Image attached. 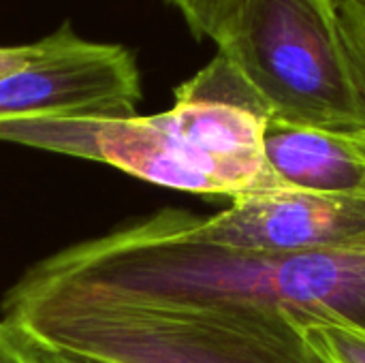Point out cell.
I'll return each instance as SVG.
<instances>
[{"label":"cell","instance_id":"1","mask_svg":"<svg viewBox=\"0 0 365 363\" xmlns=\"http://www.w3.org/2000/svg\"><path fill=\"white\" fill-rule=\"evenodd\" d=\"M269 306L365 332V240L284 255L242 252L192 235L188 212L165 208L28 267L4 317L56 306Z\"/></svg>","mask_w":365,"mask_h":363},{"label":"cell","instance_id":"2","mask_svg":"<svg viewBox=\"0 0 365 363\" xmlns=\"http://www.w3.org/2000/svg\"><path fill=\"white\" fill-rule=\"evenodd\" d=\"M267 116L237 71L216 53L178 86L171 109L118 120H56L47 152L109 165L143 182L231 203L289 190L263 145Z\"/></svg>","mask_w":365,"mask_h":363},{"label":"cell","instance_id":"3","mask_svg":"<svg viewBox=\"0 0 365 363\" xmlns=\"http://www.w3.org/2000/svg\"><path fill=\"white\" fill-rule=\"evenodd\" d=\"M98 363H329L304 323L269 306H56L4 317Z\"/></svg>","mask_w":365,"mask_h":363},{"label":"cell","instance_id":"4","mask_svg":"<svg viewBox=\"0 0 365 363\" xmlns=\"http://www.w3.org/2000/svg\"><path fill=\"white\" fill-rule=\"evenodd\" d=\"M216 45L267 120L365 133V81L336 0H250Z\"/></svg>","mask_w":365,"mask_h":363},{"label":"cell","instance_id":"5","mask_svg":"<svg viewBox=\"0 0 365 363\" xmlns=\"http://www.w3.org/2000/svg\"><path fill=\"white\" fill-rule=\"evenodd\" d=\"M141 96L139 66L124 45L88 41L64 21L0 79V124L133 118Z\"/></svg>","mask_w":365,"mask_h":363},{"label":"cell","instance_id":"6","mask_svg":"<svg viewBox=\"0 0 365 363\" xmlns=\"http://www.w3.org/2000/svg\"><path fill=\"white\" fill-rule=\"evenodd\" d=\"M195 237L242 252L284 255L365 240V197L276 190L233 201L214 216L188 212Z\"/></svg>","mask_w":365,"mask_h":363},{"label":"cell","instance_id":"7","mask_svg":"<svg viewBox=\"0 0 365 363\" xmlns=\"http://www.w3.org/2000/svg\"><path fill=\"white\" fill-rule=\"evenodd\" d=\"M263 145L274 173L284 186L365 197V165L349 135L267 120Z\"/></svg>","mask_w":365,"mask_h":363},{"label":"cell","instance_id":"8","mask_svg":"<svg viewBox=\"0 0 365 363\" xmlns=\"http://www.w3.org/2000/svg\"><path fill=\"white\" fill-rule=\"evenodd\" d=\"M299 319V317H297ZM314 347L329 363H365V332L338 319H299Z\"/></svg>","mask_w":365,"mask_h":363},{"label":"cell","instance_id":"9","mask_svg":"<svg viewBox=\"0 0 365 363\" xmlns=\"http://www.w3.org/2000/svg\"><path fill=\"white\" fill-rule=\"evenodd\" d=\"M186 21L195 39L218 43L250 0H165Z\"/></svg>","mask_w":365,"mask_h":363},{"label":"cell","instance_id":"10","mask_svg":"<svg viewBox=\"0 0 365 363\" xmlns=\"http://www.w3.org/2000/svg\"><path fill=\"white\" fill-rule=\"evenodd\" d=\"M346 41L365 81V0H336Z\"/></svg>","mask_w":365,"mask_h":363},{"label":"cell","instance_id":"11","mask_svg":"<svg viewBox=\"0 0 365 363\" xmlns=\"http://www.w3.org/2000/svg\"><path fill=\"white\" fill-rule=\"evenodd\" d=\"M0 363H43L30 334L6 319L0 321Z\"/></svg>","mask_w":365,"mask_h":363},{"label":"cell","instance_id":"12","mask_svg":"<svg viewBox=\"0 0 365 363\" xmlns=\"http://www.w3.org/2000/svg\"><path fill=\"white\" fill-rule=\"evenodd\" d=\"M34 51V43L28 45H0V79L17 71L28 62Z\"/></svg>","mask_w":365,"mask_h":363},{"label":"cell","instance_id":"13","mask_svg":"<svg viewBox=\"0 0 365 363\" xmlns=\"http://www.w3.org/2000/svg\"><path fill=\"white\" fill-rule=\"evenodd\" d=\"M32 342H34V349L38 353V359L43 363H98L92 362V359H86V357H79V355H73V353H66V351H58V349H51L43 342H38L34 336H30Z\"/></svg>","mask_w":365,"mask_h":363},{"label":"cell","instance_id":"14","mask_svg":"<svg viewBox=\"0 0 365 363\" xmlns=\"http://www.w3.org/2000/svg\"><path fill=\"white\" fill-rule=\"evenodd\" d=\"M349 137H351V141H353V145H355V150H357L359 158L364 160V165H365V133L349 135Z\"/></svg>","mask_w":365,"mask_h":363}]
</instances>
